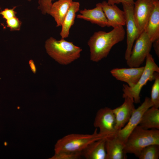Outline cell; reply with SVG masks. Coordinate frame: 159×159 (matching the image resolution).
<instances>
[{"label": "cell", "instance_id": "52a82bcc", "mask_svg": "<svg viewBox=\"0 0 159 159\" xmlns=\"http://www.w3.org/2000/svg\"><path fill=\"white\" fill-rule=\"evenodd\" d=\"M154 6V1L152 0H136L134 2L133 14L139 36L144 31Z\"/></svg>", "mask_w": 159, "mask_h": 159}, {"label": "cell", "instance_id": "484cf974", "mask_svg": "<svg viewBox=\"0 0 159 159\" xmlns=\"http://www.w3.org/2000/svg\"><path fill=\"white\" fill-rule=\"evenodd\" d=\"M16 6H14L12 9H5L4 10L0 11V15L2 16L3 19L6 20L16 16V12L14 11Z\"/></svg>", "mask_w": 159, "mask_h": 159}, {"label": "cell", "instance_id": "4316f807", "mask_svg": "<svg viewBox=\"0 0 159 159\" xmlns=\"http://www.w3.org/2000/svg\"><path fill=\"white\" fill-rule=\"evenodd\" d=\"M134 0H107V4L109 5H113L120 3L133 4Z\"/></svg>", "mask_w": 159, "mask_h": 159}, {"label": "cell", "instance_id": "44dd1931", "mask_svg": "<svg viewBox=\"0 0 159 159\" xmlns=\"http://www.w3.org/2000/svg\"><path fill=\"white\" fill-rule=\"evenodd\" d=\"M139 159H158L159 158V145L152 144L144 148L138 157Z\"/></svg>", "mask_w": 159, "mask_h": 159}, {"label": "cell", "instance_id": "8fae6325", "mask_svg": "<svg viewBox=\"0 0 159 159\" xmlns=\"http://www.w3.org/2000/svg\"><path fill=\"white\" fill-rule=\"evenodd\" d=\"M122 97L124 99L122 104L112 109L115 118V128L117 132L127 124L135 109L132 98L127 96Z\"/></svg>", "mask_w": 159, "mask_h": 159}, {"label": "cell", "instance_id": "cb8c5ba5", "mask_svg": "<svg viewBox=\"0 0 159 159\" xmlns=\"http://www.w3.org/2000/svg\"><path fill=\"white\" fill-rule=\"evenodd\" d=\"M21 24V21L16 16L6 20V26L11 31L19 30Z\"/></svg>", "mask_w": 159, "mask_h": 159}, {"label": "cell", "instance_id": "30bf717a", "mask_svg": "<svg viewBox=\"0 0 159 159\" xmlns=\"http://www.w3.org/2000/svg\"><path fill=\"white\" fill-rule=\"evenodd\" d=\"M122 4L125 13L126 26L127 47L125 54V59L126 60L130 56L134 42L139 35L133 16L134 4Z\"/></svg>", "mask_w": 159, "mask_h": 159}, {"label": "cell", "instance_id": "d6986e66", "mask_svg": "<svg viewBox=\"0 0 159 159\" xmlns=\"http://www.w3.org/2000/svg\"><path fill=\"white\" fill-rule=\"evenodd\" d=\"M80 7L79 2L73 1L61 26L62 29L60 35L62 38L65 39L69 37V30L74 24L76 14L79 10Z\"/></svg>", "mask_w": 159, "mask_h": 159}, {"label": "cell", "instance_id": "9a60e30c", "mask_svg": "<svg viewBox=\"0 0 159 159\" xmlns=\"http://www.w3.org/2000/svg\"><path fill=\"white\" fill-rule=\"evenodd\" d=\"M77 18L89 21L101 27L107 26V20L103 10L101 3L96 4V7L91 9H84L80 10Z\"/></svg>", "mask_w": 159, "mask_h": 159}, {"label": "cell", "instance_id": "603a6c76", "mask_svg": "<svg viewBox=\"0 0 159 159\" xmlns=\"http://www.w3.org/2000/svg\"><path fill=\"white\" fill-rule=\"evenodd\" d=\"M82 152H72L61 151L55 153L51 159H78L82 157Z\"/></svg>", "mask_w": 159, "mask_h": 159}, {"label": "cell", "instance_id": "4dcf8cb0", "mask_svg": "<svg viewBox=\"0 0 159 159\" xmlns=\"http://www.w3.org/2000/svg\"><path fill=\"white\" fill-rule=\"evenodd\" d=\"M27 0L29 1H31V0Z\"/></svg>", "mask_w": 159, "mask_h": 159}, {"label": "cell", "instance_id": "4fadbf2b", "mask_svg": "<svg viewBox=\"0 0 159 159\" xmlns=\"http://www.w3.org/2000/svg\"><path fill=\"white\" fill-rule=\"evenodd\" d=\"M101 4L107 20V27L114 28L125 25V16L123 10L120 9L116 4L109 5L105 1Z\"/></svg>", "mask_w": 159, "mask_h": 159}, {"label": "cell", "instance_id": "f546056e", "mask_svg": "<svg viewBox=\"0 0 159 159\" xmlns=\"http://www.w3.org/2000/svg\"><path fill=\"white\" fill-rule=\"evenodd\" d=\"M153 1H156V0H152Z\"/></svg>", "mask_w": 159, "mask_h": 159}, {"label": "cell", "instance_id": "f1b7e54d", "mask_svg": "<svg viewBox=\"0 0 159 159\" xmlns=\"http://www.w3.org/2000/svg\"><path fill=\"white\" fill-rule=\"evenodd\" d=\"M29 63L32 71L34 73H35L36 69L33 61L32 60H30L29 61Z\"/></svg>", "mask_w": 159, "mask_h": 159}, {"label": "cell", "instance_id": "7402d4cb", "mask_svg": "<svg viewBox=\"0 0 159 159\" xmlns=\"http://www.w3.org/2000/svg\"><path fill=\"white\" fill-rule=\"evenodd\" d=\"M154 82L152 86L151 93V102L153 106L158 108L159 107V72L155 73Z\"/></svg>", "mask_w": 159, "mask_h": 159}, {"label": "cell", "instance_id": "ffe728a7", "mask_svg": "<svg viewBox=\"0 0 159 159\" xmlns=\"http://www.w3.org/2000/svg\"><path fill=\"white\" fill-rule=\"evenodd\" d=\"M139 125L145 129L159 130V110L152 107L144 113Z\"/></svg>", "mask_w": 159, "mask_h": 159}, {"label": "cell", "instance_id": "5b68a950", "mask_svg": "<svg viewBox=\"0 0 159 159\" xmlns=\"http://www.w3.org/2000/svg\"><path fill=\"white\" fill-rule=\"evenodd\" d=\"M145 59L146 63L144 70L135 85L131 87L127 85H123L122 96H127L131 97L134 103L136 104L140 102V94L143 87L148 81L154 80L155 73L159 72V67L150 54L148 55Z\"/></svg>", "mask_w": 159, "mask_h": 159}, {"label": "cell", "instance_id": "e0dca14e", "mask_svg": "<svg viewBox=\"0 0 159 159\" xmlns=\"http://www.w3.org/2000/svg\"><path fill=\"white\" fill-rule=\"evenodd\" d=\"M154 7L144 31L153 42L159 39V1H154Z\"/></svg>", "mask_w": 159, "mask_h": 159}, {"label": "cell", "instance_id": "ba28073f", "mask_svg": "<svg viewBox=\"0 0 159 159\" xmlns=\"http://www.w3.org/2000/svg\"><path fill=\"white\" fill-rule=\"evenodd\" d=\"M152 106L150 98L146 97L141 105L134 110L125 125L118 131L117 136L125 143L130 133L139 125L144 113Z\"/></svg>", "mask_w": 159, "mask_h": 159}, {"label": "cell", "instance_id": "d4e9b609", "mask_svg": "<svg viewBox=\"0 0 159 159\" xmlns=\"http://www.w3.org/2000/svg\"><path fill=\"white\" fill-rule=\"evenodd\" d=\"M54 0H38L39 6L38 9H40L42 13L44 15L49 14L50 10Z\"/></svg>", "mask_w": 159, "mask_h": 159}, {"label": "cell", "instance_id": "6da1fadb", "mask_svg": "<svg viewBox=\"0 0 159 159\" xmlns=\"http://www.w3.org/2000/svg\"><path fill=\"white\" fill-rule=\"evenodd\" d=\"M125 34L123 26L113 28L108 32L102 31L95 32L87 42L90 60L98 62L106 57L113 46L124 40Z\"/></svg>", "mask_w": 159, "mask_h": 159}, {"label": "cell", "instance_id": "5bb4252c", "mask_svg": "<svg viewBox=\"0 0 159 159\" xmlns=\"http://www.w3.org/2000/svg\"><path fill=\"white\" fill-rule=\"evenodd\" d=\"M124 146L125 143L118 137L117 133L106 138L105 143L106 159H127Z\"/></svg>", "mask_w": 159, "mask_h": 159}, {"label": "cell", "instance_id": "2e32d148", "mask_svg": "<svg viewBox=\"0 0 159 159\" xmlns=\"http://www.w3.org/2000/svg\"><path fill=\"white\" fill-rule=\"evenodd\" d=\"M106 138L89 144L82 151V156L86 159H106L105 143Z\"/></svg>", "mask_w": 159, "mask_h": 159}, {"label": "cell", "instance_id": "9c48e42d", "mask_svg": "<svg viewBox=\"0 0 159 159\" xmlns=\"http://www.w3.org/2000/svg\"><path fill=\"white\" fill-rule=\"evenodd\" d=\"M93 125L96 128L99 129L101 133L114 135L117 132L112 109L108 107L100 108L97 111Z\"/></svg>", "mask_w": 159, "mask_h": 159}, {"label": "cell", "instance_id": "83f0119b", "mask_svg": "<svg viewBox=\"0 0 159 159\" xmlns=\"http://www.w3.org/2000/svg\"><path fill=\"white\" fill-rule=\"evenodd\" d=\"M153 47L155 54L158 57H159V39L156 40L153 42Z\"/></svg>", "mask_w": 159, "mask_h": 159}, {"label": "cell", "instance_id": "ac0fdd59", "mask_svg": "<svg viewBox=\"0 0 159 159\" xmlns=\"http://www.w3.org/2000/svg\"><path fill=\"white\" fill-rule=\"evenodd\" d=\"M72 2V0H58L52 3L49 14L54 18L57 27L61 26Z\"/></svg>", "mask_w": 159, "mask_h": 159}, {"label": "cell", "instance_id": "7c38bea8", "mask_svg": "<svg viewBox=\"0 0 159 159\" xmlns=\"http://www.w3.org/2000/svg\"><path fill=\"white\" fill-rule=\"evenodd\" d=\"M144 66L129 68H115L110 72L117 80L127 83L130 87H133L138 82L144 69Z\"/></svg>", "mask_w": 159, "mask_h": 159}, {"label": "cell", "instance_id": "277c9868", "mask_svg": "<svg viewBox=\"0 0 159 159\" xmlns=\"http://www.w3.org/2000/svg\"><path fill=\"white\" fill-rule=\"evenodd\" d=\"M112 135L98 132L97 128L91 134H68L57 141L55 145V152H82L91 143Z\"/></svg>", "mask_w": 159, "mask_h": 159}, {"label": "cell", "instance_id": "7a4b0ae2", "mask_svg": "<svg viewBox=\"0 0 159 159\" xmlns=\"http://www.w3.org/2000/svg\"><path fill=\"white\" fill-rule=\"evenodd\" d=\"M45 48L49 55L60 64L67 65L79 58L82 51L72 42L62 38L59 40L51 37L46 41Z\"/></svg>", "mask_w": 159, "mask_h": 159}, {"label": "cell", "instance_id": "8992f818", "mask_svg": "<svg viewBox=\"0 0 159 159\" xmlns=\"http://www.w3.org/2000/svg\"><path fill=\"white\" fill-rule=\"evenodd\" d=\"M153 42L143 31L136 40L132 48L130 56L126 60L129 67H140L150 53Z\"/></svg>", "mask_w": 159, "mask_h": 159}, {"label": "cell", "instance_id": "3957f363", "mask_svg": "<svg viewBox=\"0 0 159 159\" xmlns=\"http://www.w3.org/2000/svg\"><path fill=\"white\" fill-rule=\"evenodd\" d=\"M152 144L159 145V130L145 129L138 125L125 141L124 151L138 157L144 148Z\"/></svg>", "mask_w": 159, "mask_h": 159}]
</instances>
